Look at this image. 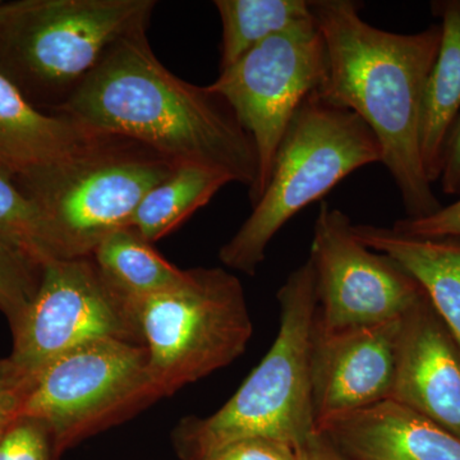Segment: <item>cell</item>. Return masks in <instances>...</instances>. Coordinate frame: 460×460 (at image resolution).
Returning <instances> with one entry per match:
<instances>
[{
    "instance_id": "obj_27",
    "label": "cell",
    "mask_w": 460,
    "mask_h": 460,
    "mask_svg": "<svg viewBox=\"0 0 460 460\" xmlns=\"http://www.w3.org/2000/svg\"><path fill=\"white\" fill-rule=\"evenodd\" d=\"M299 460H350L332 444L323 432L316 431L296 447Z\"/></svg>"
},
{
    "instance_id": "obj_26",
    "label": "cell",
    "mask_w": 460,
    "mask_h": 460,
    "mask_svg": "<svg viewBox=\"0 0 460 460\" xmlns=\"http://www.w3.org/2000/svg\"><path fill=\"white\" fill-rule=\"evenodd\" d=\"M438 181L445 195H460V114L445 144Z\"/></svg>"
},
{
    "instance_id": "obj_6",
    "label": "cell",
    "mask_w": 460,
    "mask_h": 460,
    "mask_svg": "<svg viewBox=\"0 0 460 460\" xmlns=\"http://www.w3.org/2000/svg\"><path fill=\"white\" fill-rule=\"evenodd\" d=\"M177 166L140 142L98 135L66 162L14 181L45 215L66 259H74L131 226L145 196Z\"/></svg>"
},
{
    "instance_id": "obj_11",
    "label": "cell",
    "mask_w": 460,
    "mask_h": 460,
    "mask_svg": "<svg viewBox=\"0 0 460 460\" xmlns=\"http://www.w3.org/2000/svg\"><path fill=\"white\" fill-rule=\"evenodd\" d=\"M316 284V329L325 334L404 316L426 296L392 257L358 241L341 208L321 201L310 257Z\"/></svg>"
},
{
    "instance_id": "obj_4",
    "label": "cell",
    "mask_w": 460,
    "mask_h": 460,
    "mask_svg": "<svg viewBox=\"0 0 460 460\" xmlns=\"http://www.w3.org/2000/svg\"><path fill=\"white\" fill-rule=\"evenodd\" d=\"M155 0L0 3V75L57 114L120 39L147 30Z\"/></svg>"
},
{
    "instance_id": "obj_20",
    "label": "cell",
    "mask_w": 460,
    "mask_h": 460,
    "mask_svg": "<svg viewBox=\"0 0 460 460\" xmlns=\"http://www.w3.org/2000/svg\"><path fill=\"white\" fill-rule=\"evenodd\" d=\"M308 0H215L222 21L220 71L268 40L314 18Z\"/></svg>"
},
{
    "instance_id": "obj_5",
    "label": "cell",
    "mask_w": 460,
    "mask_h": 460,
    "mask_svg": "<svg viewBox=\"0 0 460 460\" xmlns=\"http://www.w3.org/2000/svg\"><path fill=\"white\" fill-rule=\"evenodd\" d=\"M381 160L380 145L367 124L314 93L288 126L265 192L220 248V261L232 270L255 275L271 239L295 215L353 172Z\"/></svg>"
},
{
    "instance_id": "obj_13",
    "label": "cell",
    "mask_w": 460,
    "mask_h": 460,
    "mask_svg": "<svg viewBox=\"0 0 460 460\" xmlns=\"http://www.w3.org/2000/svg\"><path fill=\"white\" fill-rule=\"evenodd\" d=\"M392 401L460 438V347L428 295L402 316Z\"/></svg>"
},
{
    "instance_id": "obj_25",
    "label": "cell",
    "mask_w": 460,
    "mask_h": 460,
    "mask_svg": "<svg viewBox=\"0 0 460 460\" xmlns=\"http://www.w3.org/2000/svg\"><path fill=\"white\" fill-rule=\"evenodd\" d=\"M202 460H299V456L296 447L290 445L252 438L229 445Z\"/></svg>"
},
{
    "instance_id": "obj_10",
    "label": "cell",
    "mask_w": 460,
    "mask_h": 460,
    "mask_svg": "<svg viewBox=\"0 0 460 460\" xmlns=\"http://www.w3.org/2000/svg\"><path fill=\"white\" fill-rule=\"evenodd\" d=\"M12 335L9 358L27 377L93 341L142 344L131 307L109 286L91 255L42 266L35 298Z\"/></svg>"
},
{
    "instance_id": "obj_30",
    "label": "cell",
    "mask_w": 460,
    "mask_h": 460,
    "mask_svg": "<svg viewBox=\"0 0 460 460\" xmlns=\"http://www.w3.org/2000/svg\"><path fill=\"white\" fill-rule=\"evenodd\" d=\"M8 428L7 426H4V428H0V438H2L3 434H4L5 429Z\"/></svg>"
},
{
    "instance_id": "obj_28",
    "label": "cell",
    "mask_w": 460,
    "mask_h": 460,
    "mask_svg": "<svg viewBox=\"0 0 460 460\" xmlns=\"http://www.w3.org/2000/svg\"><path fill=\"white\" fill-rule=\"evenodd\" d=\"M27 381L22 385L0 393V428L9 425L20 417L22 402L25 401Z\"/></svg>"
},
{
    "instance_id": "obj_2",
    "label": "cell",
    "mask_w": 460,
    "mask_h": 460,
    "mask_svg": "<svg viewBox=\"0 0 460 460\" xmlns=\"http://www.w3.org/2000/svg\"><path fill=\"white\" fill-rule=\"evenodd\" d=\"M311 7L328 58L325 80L316 93L367 124L407 217L420 219L440 210L423 168L420 124L441 26L389 32L366 22L353 0H314Z\"/></svg>"
},
{
    "instance_id": "obj_7",
    "label": "cell",
    "mask_w": 460,
    "mask_h": 460,
    "mask_svg": "<svg viewBox=\"0 0 460 460\" xmlns=\"http://www.w3.org/2000/svg\"><path fill=\"white\" fill-rule=\"evenodd\" d=\"M157 398L175 394L246 352L253 325L241 280L223 268L186 270L133 308Z\"/></svg>"
},
{
    "instance_id": "obj_22",
    "label": "cell",
    "mask_w": 460,
    "mask_h": 460,
    "mask_svg": "<svg viewBox=\"0 0 460 460\" xmlns=\"http://www.w3.org/2000/svg\"><path fill=\"white\" fill-rule=\"evenodd\" d=\"M40 266L0 242V313L16 328L38 292Z\"/></svg>"
},
{
    "instance_id": "obj_14",
    "label": "cell",
    "mask_w": 460,
    "mask_h": 460,
    "mask_svg": "<svg viewBox=\"0 0 460 460\" xmlns=\"http://www.w3.org/2000/svg\"><path fill=\"white\" fill-rule=\"evenodd\" d=\"M317 431L350 460H460L459 436L392 399Z\"/></svg>"
},
{
    "instance_id": "obj_21",
    "label": "cell",
    "mask_w": 460,
    "mask_h": 460,
    "mask_svg": "<svg viewBox=\"0 0 460 460\" xmlns=\"http://www.w3.org/2000/svg\"><path fill=\"white\" fill-rule=\"evenodd\" d=\"M0 242L40 268L66 259L62 243L40 208L20 190L11 174L2 171Z\"/></svg>"
},
{
    "instance_id": "obj_9",
    "label": "cell",
    "mask_w": 460,
    "mask_h": 460,
    "mask_svg": "<svg viewBox=\"0 0 460 460\" xmlns=\"http://www.w3.org/2000/svg\"><path fill=\"white\" fill-rule=\"evenodd\" d=\"M326 69L325 41L311 18L262 41L208 84L226 99L255 145L259 169L248 190L253 205L265 192L288 126L302 102L320 89Z\"/></svg>"
},
{
    "instance_id": "obj_3",
    "label": "cell",
    "mask_w": 460,
    "mask_h": 460,
    "mask_svg": "<svg viewBox=\"0 0 460 460\" xmlns=\"http://www.w3.org/2000/svg\"><path fill=\"white\" fill-rule=\"evenodd\" d=\"M278 301L277 339L237 393L211 416H190L178 423L172 441L181 460H202L252 438L296 449L317 431L313 401L317 296L310 259L290 272Z\"/></svg>"
},
{
    "instance_id": "obj_12",
    "label": "cell",
    "mask_w": 460,
    "mask_h": 460,
    "mask_svg": "<svg viewBox=\"0 0 460 460\" xmlns=\"http://www.w3.org/2000/svg\"><path fill=\"white\" fill-rule=\"evenodd\" d=\"M402 319L334 334L321 332L314 325L313 401L317 429L392 399Z\"/></svg>"
},
{
    "instance_id": "obj_8",
    "label": "cell",
    "mask_w": 460,
    "mask_h": 460,
    "mask_svg": "<svg viewBox=\"0 0 460 460\" xmlns=\"http://www.w3.org/2000/svg\"><path fill=\"white\" fill-rule=\"evenodd\" d=\"M157 398L144 344L93 341L29 377L21 416L42 420L58 456Z\"/></svg>"
},
{
    "instance_id": "obj_17",
    "label": "cell",
    "mask_w": 460,
    "mask_h": 460,
    "mask_svg": "<svg viewBox=\"0 0 460 460\" xmlns=\"http://www.w3.org/2000/svg\"><path fill=\"white\" fill-rule=\"evenodd\" d=\"M441 42L423 98L420 155L431 184L438 181L447 136L460 114V0L432 3Z\"/></svg>"
},
{
    "instance_id": "obj_19",
    "label": "cell",
    "mask_w": 460,
    "mask_h": 460,
    "mask_svg": "<svg viewBox=\"0 0 460 460\" xmlns=\"http://www.w3.org/2000/svg\"><path fill=\"white\" fill-rule=\"evenodd\" d=\"M228 183L233 181L226 172L202 165H178L145 196L131 226L150 243H155L208 205Z\"/></svg>"
},
{
    "instance_id": "obj_15",
    "label": "cell",
    "mask_w": 460,
    "mask_h": 460,
    "mask_svg": "<svg viewBox=\"0 0 460 460\" xmlns=\"http://www.w3.org/2000/svg\"><path fill=\"white\" fill-rule=\"evenodd\" d=\"M96 136L66 115L39 111L0 75V171L16 178L59 164Z\"/></svg>"
},
{
    "instance_id": "obj_31",
    "label": "cell",
    "mask_w": 460,
    "mask_h": 460,
    "mask_svg": "<svg viewBox=\"0 0 460 460\" xmlns=\"http://www.w3.org/2000/svg\"><path fill=\"white\" fill-rule=\"evenodd\" d=\"M0 3H2V2H0Z\"/></svg>"
},
{
    "instance_id": "obj_1",
    "label": "cell",
    "mask_w": 460,
    "mask_h": 460,
    "mask_svg": "<svg viewBox=\"0 0 460 460\" xmlns=\"http://www.w3.org/2000/svg\"><path fill=\"white\" fill-rule=\"evenodd\" d=\"M57 114L96 135L140 142L172 164L208 166L255 186V145L233 109L208 86L172 74L146 30L114 44Z\"/></svg>"
},
{
    "instance_id": "obj_24",
    "label": "cell",
    "mask_w": 460,
    "mask_h": 460,
    "mask_svg": "<svg viewBox=\"0 0 460 460\" xmlns=\"http://www.w3.org/2000/svg\"><path fill=\"white\" fill-rule=\"evenodd\" d=\"M392 228L411 237H460V199L429 217L398 220Z\"/></svg>"
},
{
    "instance_id": "obj_18",
    "label": "cell",
    "mask_w": 460,
    "mask_h": 460,
    "mask_svg": "<svg viewBox=\"0 0 460 460\" xmlns=\"http://www.w3.org/2000/svg\"><path fill=\"white\" fill-rule=\"evenodd\" d=\"M91 257L109 286L122 296L132 313L136 305L174 287L186 274V270L160 255L153 243L132 226L107 235Z\"/></svg>"
},
{
    "instance_id": "obj_29",
    "label": "cell",
    "mask_w": 460,
    "mask_h": 460,
    "mask_svg": "<svg viewBox=\"0 0 460 460\" xmlns=\"http://www.w3.org/2000/svg\"><path fill=\"white\" fill-rule=\"evenodd\" d=\"M27 376L11 361V358L0 359V393L22 385Z\"/></svg>"
},
{
    "instance_id": "obj_23",
    "label": "cell",
    "mask_w": 460,
    "mask_h": 460,
    "mask_svg": "<svg viewBox=\"0 0 460 460\" xmlns=\"http://www.w3.org/2000/svg\"><path fill=\"white\" fill-rule=\"evenodd\" d=\"M56 443L42 420L21 416L0 438V460H57Z\"/></svg>"
},
{
    "instance_id": "obj_16",
    "label": "cell",
    "mask_w": 460,
    "mask_h": 460,
    "mask_svg": "<svg viewBox=\"0 0 460 460\" xmlns=\"http://www.w3.org/2000/svg\"><path fill=\"white\" fill-rule=\"evenodd\" d=\"M353 232L365 246L392 257L419 281L460 347V237H411L368 224H353Z\"/></svg>"
}]
</instances>
